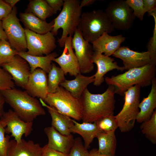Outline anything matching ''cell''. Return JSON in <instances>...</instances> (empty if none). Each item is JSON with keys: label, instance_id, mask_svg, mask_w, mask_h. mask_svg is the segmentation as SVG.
Masks as SVG:
<instances>
[{"label": "cell", "instance_id": "1", "mask_svg": "<svg viewBox=\"0 0 156 156\" xmlns=\"http://www.w3.org/2000/svg\"><path fill=\"white\" fill-rule=\"evenodd\" d=\"M114 87L109 85L101 94L91 93L86 88L80 98L83 122L92 123L107 116L114 115L115 100Z\"/></svg>", "mask_w": 156, "mask_h": 156}, {"label": "cell", "instance_id": "2", "mask_svg": "<svg viewBox=\"0 0 156 156\" xmlns=\"http://www.w3.org/2000/svg\"><path fill=\"white\" fill-rule=\"evenodd\" d=\"M0 92L5 102L25 122H33L38 116L46 114L40 101L31 96L25 91L14 88L1 90Z\"/></svg>", "mask_w": 156, "mask_h": 156}, {"label": "cell", "instance_id": "3", "mask_svg": "<svg viewBox=\"0 0 156 156\" xmlns=\"http://www.w3.org/2000/svg\"><path fill=\"white\" fill-rule=\"evenodd\" d=\"M156 70L155 66L149 63L130 69L116 76L106 77L105 80L107 84L114 87L116 93L124 96V93L129 88L135 85L144 87L151 85Z\"/></svg>", "mask_w": 156, "mask_h": 156}, {"label": "cell", "instance_id": "4", "mask_svg": "<svg viewBox=\"0 0 156 156\" xmlns=\"http://www.w3.org/2000/svg\"><path fill=\"white\" fill-rule=\"evenodd\" d=\"M79 0H65L63 8L58 15L53 20L54 25L51 32L56 36L62 28V34L57 42L61 47H64L66 38L72 37L77 29L82 14V8Z\"/></svg>", "mask_w": 156, "mask_h": 156}, {"label": "cell", "instance_id": "5", "mask_svg": "<svg viewBox=\"0 0 156 156\" xmlns=\"http://www.w3.org/2000/svg\"><path fill=\"white\" fill-rule=\"evenodd\" d=\"M77 29L86 41L92 43L104 32L110 33L115 28L105 12L98 10L82 13Z\"/></svg>", "mask_w": 156, "mask_h": 156}, {"label": "cell", "instance_id": "6", "mask_svg": "<svg viewBox=\"0 0 156 156\" xmlns=\"http://www.w3.org/2000/svg\"><path fill=\"white\" fill-rule=\"evenodd\" d=\"M44 101L59 113L75 120L82 119V108L80 99L60 86L54 93H48Z\"/></svg>", "mask_w": 156, "mask_h": 156}, {"label": "cell", "instance_id": "7", "mask_svg": "<svg viewBox=\"0 0 156 156\" xmlns=\"http://www.w3.org/2000/svg\"><path fill=\"white\" fill-rule=\"evenodd\" d=\"M136 85L129 88L125 93V102L120 112L115 117L118 128L122 133L128 132L134 127L139 112L140 88Z\"/></svg>", "mask_w": 156, "mask_h": 156}, {"label": "cell", "instance_id": "8", "mask_svg": "<svg viewBox=\"0 0 156 156\" xmlns=\"http://www.w3.org/2000/svg\"><path fill=\"white\" fill-rule=\"evenodd\" d=\"M105 13L114 28L127 30L132 27L136 17L125 1L113 0L108 5Z\"/></svg>", "mask_w": 156, "mask_h": 156}, {"label": "cell", "instance_id": "9", "mask_svg": "<svg viewBox=\"0 0 156 156\" xmlns=\"http://www.w3.org/2000/svg\"><path fill=\"white\" fill-rule=\"evenodd\" d=\"M17 13V8L15 6L10 13L2 20L3 27L12 47L18 52L26 51L27 45L25 28L21 24Z\"/></svg>", "mask_w": 156, "mask_h": 156}, {"label": "cell", "instance_id": "10", "mask_svg": "<svg viewBox=\"0 0 156 156\" xmlns=\"http://www.w3.org/2000/svg\"><path fill=\"white\" fill-rule=\"evenodd\" d=\"M27 45V53L34 56L48 55L56 48L54 36L51 31L39 34L25 28Z\"/></svg>", "mask_w": 156, "mask_h": 156}, {"label": "cell", "instance_id": "11", "mask_svg": "<svg viewBox=\"0 0 156 156\" xmlns=\"http://www.w3.org/2000/svg\"><path fill=\"white\" fill-rule=\"evenodd\" d=\"M73 36L72 46L78 61L80 73H89L93 70L94 67L92 61L94 51L92 45L84 39L77 29Z\"/></svg>", "mask_w": 156, "mask_h": 156}, {"label": "cell", "instance_id": "12", "mask_svg": "<svg viewBox=\"0 0 156 156\" xmlns=\"http://www.w3.org/2000/svg\"><path fill=\"white\" fill-rule=\"evenodd\" d=\"M0 120L5 128V133H11L10 136L14 137L17 142L21 141L23 135L28 136L33 130V122L24 121L10 109L4 112Z\"/></svg>", "mask_w": 156, "mask_h": 156}, {"label": "cell", "instance_id": "13", "mask_svg": "<svg viewBox=\"0 0 156 156\" xmlns=\"http://www.w3.org/2000/svg\"><path fill=\"white\" fill-rule=\"evenodd\" d=\"M1 67L11 76L16 86L24 88L31 74L28 63L18 55L10 62L3 64Z\"/></svg>", "mask_w": 156, "mask_h": 156}, {"label": "cell", "instance_id": "14", "mask_svg": "<svg viewBox=\"0 0 156 156\" xmlns=\"http://www.w3.org/2000/svg\"><path fill=\"white\" fill-rule=\"evenodd\" d=\"M112 55L123 61L125 70L142 67L151 62L149 54L147 51H135L127 46H120Z\"/></svg>", "mask_w": 156, "mask_h": 156}, {"label": "cell", "instance_id": "15", "mask_svg": "<svg viewBox=\"0 0 156 156\" xmlns=\"http://www.w3.org/2000/svg\"><path fill=\"white\" fill-rule=\"evenodd\" d=\"M72 38L71 36L66 38L62 53L53 61L58 64L65 75L68 73L70 76L75 77L80 72L78 61L72 47Z\"/></svg>", "mask_w": 156, "mask_h": 156}, {"label": "cell", "instance_id": "16", "mask_svg": "<svg viewBox=\"0 0 156 156\" xmlns=\"http://www.w3.org/2000/svg\"><path fill=\"white\" fill-rule=\"evenodd\" d=\"M24 89L31 96L44 101L48 93L47 73L40 68L36 69L31 73Z\"/></svg>", "mask_w": 156, "mask_h": 156}, {"label": "cell", "instance_id": "17", "mask_svg": "<svg viewBox=\"0 0 156 156\" xmlns=\"http://www.w3.org/2000/svg\"><path fill=\"white\" fill-rule=\"evenodd\" d=\"M92 61L97 66V69L96 73L94 75V85L99 86L104 82V75L108 72L114 69H117L122 71L125 70L123 66H120L117 62H114V59L105 55L98 52L94 51Z\"/></svg>", "mask_w": 156, "mask_h": 156}, {"label": "cell", "instance_id": "18", "mask_svg": "<svg viewBox=\"0 0 156 156\" xmlns=\"http://www.w3.org/2000/svg\"><path fill=\"white\" fill-rule=\"evenodd\" d=\"M125 40V38L121 34L112 36L105 32L91 43L94 51L104 53L105 55L109 57L120 47L121 44Z\"/></svg>", "mask_w": 156, "mask_h": 156}, {"label": "cell", "instance_id": "19", "mask_svg": "<svg viewBox=\"0 0 156 156\" xmlns=\"http://www.w3.org/2000/svg\"><path fill=\"white\" fill-rule=\"evenodd\" d=\"M6 156H42V147L31 140H10Z\"/></svg>", "mask_w": 156, "mask_h": 156}, {"label": "cell", "instance_id": "20", "mask_svg": "<svg viewBox=\"0 0 156 156\" xmlns=\"http://www.w3.org/2000/svg\"><path fill=\"white\" fill-rule=\"evenodd\" d=\"M44 131L48 138L47 144L49 147L67 154H69L74 140L72 135H62L52 126L45 127Z\"/></svg>", "mask_w": 156, "mask_h": 156}, {"label": "cell", "instance_id": "21", "mask_svg": "<svg viewBox=\"0 0 156 156\" xmlns=\"http://www.w3.org/2000/svg\"><path fill=\"white\" fill-rule=\"evenodd\" d=\"M39 101L42 106L46 107L51 119V126L61 134L65 135L71 134V129L74 125L72 119L57 111L45 103L41 99Z\"/></svg>", "mask_w": 156, "mask_h": 156}, {"label": "cell", "instance_id": "22", "mask_svg": "<svg viewBox=\"0 0 156 156\" xmlns=\"http://www.w3.org/2000/svg\"><path fill=\"white\" fill-rule=\"evenodd\" d=\"M156 107V79L154 77L151 84V91L148 96L140 103V110L136 119L137 122L142 123L149 119Z\"/></svg>", "mask_w": 156, "mask_h": 156}, {"label": "cell", "instance_id": "23", "mask_svg": "<svg viewBox=\"0 0 156 156\" xmlns=\"http://www.w3.org/2000/svg\"><path fill=\"white\" fill-rule=\"evenodd\" d=\"M20 20L25 28L39 34H44L51 31L53 28V20L48 23L30 13H20Z\"/></svg>", "mask_w": 156, "mask_h": 156}, {"label": "cell", "instance_id": "24", "mask_svg": "<svg viewBox=\"0 0 156 156\" xmlns=\"http://www.w3.org/2000/svg\"><path fill=\"white\" fill-rule=\"evenodd\" d=\"M18 55L28 63L31 73L40 68L48 73L51 68L52 61L58 56L56 52H52L45 56H34L28 54L26 51L19 52Z\"/></svg>", "mask_w": 156, "mask_h": 156}, {"label": "cell", "instance_id": "25", "mask_svg": "<svg viewBox=\"0 0 156 156\" xmlns=\"http://www.w3.org/2000/svg\"><path fill=\"white\" fill-rule=\"evenodd\" d=\"M75 77L73 80L66 79L60 84V86L69 92L74 97L80 99L83 92L88 85L94 82V76L93 75L86 76L79 73Z\"/></svg>", "mask_w": 156, "mask_h": 156}, {"label": "cell", "instance_id": "26", "mask_svg": "<svg viewBox=\"0 0 156 156\" xmlns=\"http://www.w3.org/2000/svg\"><path fill=\"white\" fill-rule=\"evenodd\" d=\"M74 125L71 129V132L77 133L83 138L84 146L88 149L93 139L101 132L98 129L95 122L92 123L83 122L80 123L72 119Z\"/></svg>", "mask_w": 156, "mask_h": 156}, {"label": "cell", "instance_id": "27", "mask_svg": "<svg viewBox=\"0 0 156 156\" xmlns=\"http://www.w3.org/2000/svg\"><path fill=\"white\" fill-rule=\"evenodd\" d=\"M96 138L98 140L99 153L107 156L115 155L117 140L114 131L100 132Z\"/></svg>", "mask_w": 156, "mask_h": 156}, {"label": "cell", "instance_id": "28", "mask_svg": "<svg viewBox=\"0 0 156 156\" xmlns=\"http://www.w3.org/2000/svg\"><path fill=\"white\" fill-rule=\"evenodd\" d=\"M25 12L31 13L44 21L53 14L52 10L45 0H30Z\"/></svg>", "mask_w": 156, "mask_h": 156}, {"label": "cell", "instance_id": "29", "mask_svg": "<svg viewBox=\"0 0 156 156\" xmlns=\"http://www.w3.org/2000/svg\"><path fill=\"white\" fill-rule=\"evenodd\" d=\"M47 77L48 92V93H55L60 86V84L66 79L65 74L60 67L57 66L52 62L51 69L48 73Z\"/></svg>", "mask_w": 156, "mask_h": 156}, {"label": "cell", "instance_id": "30", "mask_svg": "<svg viewBox=\"0 0 156 156\" xmlns=\"http://www.w3.org/2000/svg\"><path fill=\"white\" fill-rule=\"evenodd\" d=\"M140 129L142 134L153 144H156V110L153 112L150 118L142 123Z\"/></svg>", "mask_w": 156, "mask_h": 156}, {"label": "cell", "instance_id": "31", "mask_svg": "<svg viewBox=\"0 0 156 156\" xmlns=\"http://www.w3.org/2000/svg\"><path fill=\"white\" fill-rule=\"evenodd\" d=\"M18 52L7 40H0V65L11 61Z\"/></svg>", "mask_w": 156, "mask_h": 156}, {"label": "cell", "instance_id": "32", "mask_svg": "<svg viewBox=\"0 0 156 156\" xmlns=\"http://www.w3.org/2000/svg\"><path fill=\"white\" fill-rule=\"evenodd\" d=\"M95 122L101 132H115L118 128V122L114 115L107 116Z\"/></svg>", "mask_w": 156, "mask_h": 156}, {"label": "cell", "instance_id": "33", "mask_svg": "<svg viewBox=\"0 0 156 156\" xmlns=\"http://www.w3.org/2000/svg\"><path fill=\"white\" fill-rule=\"evenodd\" d=\"M154 19V27L152 36L150 38L147 45V51L149 53L151 60L150 64L155 66L156 65V11L150 13Z\"/></svg>", "mask_w": 156, "mask_h": 156}, {"label": "cell", "instance_id": "34", "mask_svg": "<svg viewBox=\"0 0 156 156\" xmlns=\"http://www.w3.org/2000/svg\"><path fill=\"white\" fill-rule=\"evenodd\" d=\"M125 1L133 10L135 16L140 21H143L144 15L146 13L143 0H127Z\"/></svg>", "mask_w": 156, "mask_h": 156}, {"label": "cell", "instance_id": "35", "mask_svg": "<svg viewBox=\"0 0 156 156\" xmlns=\"http://www.w3.org/2000/svg\"><path fill=\"white\" fill-rule=\"evenodd\" d=\"M89 156V152L83 144L81 139L79 137L75 139L68 156Z\"/></svg>", "mask_w": 156, "mask_h": 156}, {"label": "cell", "instance_id": "36", "mask_svg": "<svg viewBox=\"0 0 156 156\" xmlns=\"http://www.w3.org/2000/svg\"><path fill=\"white\" fill-rule=\"evenodd\" d=\"M10 75L0 65V90L14 88L15 84Z\"/></svg>", "mask_w": 156, "mask_h": 156}, {"label": "cell", "instance_id": "37", "mask_svg": "<svg viewBox=\"0 0 156 156\" xmlns=\"http://www.w3.org/2000/svg\"><path fill=\"white\" fill-rule=\"evenodd\" d=\"M5 128L0 120V156H6L10 136H5Z\"/></svg>", "mask_w": 156, "mask_h": 156}, {"label": "cell", "instance_id": "38", "mask_svg": "<svg viewBox=\"0 0 156 156\" xmlns=\"http://www.w3.org/2000/svg\"><path fill=\"white\" fill-rule=\"evenodd\" d=\"M12 9L4 0H0V20L6 18L11 12Z\"/></svg>", "mask_w": 156, "mask_h": 156}, {"label": "cell", "instance_id": "39", "mask_svg": "<svg viewBox=\"0 0 156 156\" xmlns=\"http://www.w3.org/2000/svg\"><path fill=\"white\" fill-rule=\"evenodd\" d=\"M42 156H68L67 154L49 147L47 144L42 147Z\"/></svg>", "mask_w": 156, "mask_h": 156}, {"label": "cell", "instance_id": "40", "mask_svg": "<svg viewBox=\"0 0 156 156\" xmlns=\"http://www.w3.org/2000/svg\"><path fill=\"white\" fill-rule=\"evenodd\" d=\"M53 10V14H55L58 11L61 10L63 5V0H45Z\"/></svg>", "mask_w": 156, "mask_h": 156}, {"label": "cell", "instance_id": "41", "mask_svg": "<svg viewBox=\"0 0 156 156\" xmlns=\"http://www.w3.org/2000/svg\"><path fill=\"white\" fill-rule=\"evenodd\" d=\"M143 1L146 12H148L156 9V0H143Z\"/></svg>", "mask_w": 156, "mask_h": 156}, {"label": "cell", "instance_id": "42", "mask_svg": "<svg viewBox=\"0 0 156 156\" xmlns=\"http://www.w3.org/2000/svg\"><path fill=\"white\" fill-rule=\"evenodd\" d=\"M5 102L4 98L0 92V118L4 112V107Z\"/></svg>", "mask_w": 156, "mask_h": 156}, {"label": "cell", "instance_id": "43", "mask_svg": "<svg viewBox=\"0 0 156 156\" xmlns=\"http://www.w3.org/2000/svg\"><path fill=\"white\" fill-rule=\"evenodd\" d=\"M96 0H82L80 2V5L81 8L87 7L92 4Z\"/></svg>", "mask_w": 156, "mask_h": 156}, {"label": "cell", "instance_id": "44", "mask_svg": "<svg viewBox=\"0 0 156 156\" xmlns=\"http://www.w3.org/2000/svg\"><path fill=\"white\" fill-rule=\"evenodd\" d=\"M7 40V36L3 29L2 21L0 20V40Z\"/></svg>", "mask_w": 156, "mask_h": 156}, {"label": "cell", "instance_id": "45", "mask_svg": "<svg viewBox=\"0 0 156 156\" xmlns=\"http://www.w3.org/2000/svg\"><path fill=\"white\" fill-rule=\"evenodd\" d=\"M89 156H107L102 155L99 153L98 149L94 148L89 152ZM114 156H116V155Z\"/></svg>", "mask_w": 156, "mask_h": 156}, {"label": "cell", "instance_id": "46", "mask_svg": "<svg viewBox=\"0 0 156 156\" xmlns=\"http://www.w3.org/2000/svg\"><path fill=\"white\" fill-rule=\"evenodd\" d=\"M4 1L12 8L14 7L16 4L20 1L19 0H5Z\"/></svg>", "mask_w": 156, "mask_h": 156}]
</instances>
